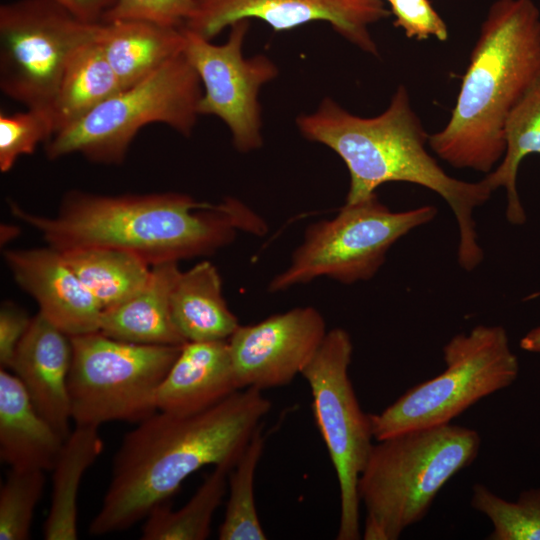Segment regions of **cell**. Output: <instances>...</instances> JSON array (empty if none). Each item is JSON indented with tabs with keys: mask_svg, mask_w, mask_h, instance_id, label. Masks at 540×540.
Wrapping results in <instances>:
<instances>
[{
	"mask_svg": "<svg viewBox=\"0 0 540 540\" xmlns=\"http://www.w3.org/2000/svg\"><path fill=\"white\" fill-rule=\"evenodd\" d=\"M100 23L79 19L55 0L0 6V89L26 108L48 110L74 55L98 38Z\"/></svg>",
	"mask_w": 540,
	"mask_h": 540,
	"instance_id": "10",
	"label": "cell"
},
{
	"mask_svg": "<svg viewBox=\"0 0 540 540\" xmlns=\"http://www.w3.org/2000/svg\"><path fill=\"white\" fill-rule=\"evenodd\" d=\"M436 214V208L430 205L391 211L376 193L360 202L344 204L334 218L307 227L288 266L272 278L268 291H285L320 277L344 284L369 280L399 239L432 221Z\"/></svg>",
	"mask_w": 540,
	"mask_h": 540,
	"instance_id": "8",
	"label": "cell"
},
{
	"mask_svg": "<svg viewBox=\"0 0 540 540\" xmlns=\"http://www.w3.org/2000/svg\"><path fill=\"white\" fill-rule=\"evenodd\" d=\"M123 89L129 88L183 53L182 27L145 20L101 22L97 39Z\"/></svg>",
	"mask_w": 540,
	"mask_h": 540,
	"instance_id": "20",
	"label": "cell"
},
{
	"mask_svg": "<svg viewBox=\"0 0 540 540\" xmlns=\"http://www.w3.org/2000/svg\"><path fill=\"white\" fill-rule=\"evenodd\" d=\"M70 337L68 391L75 425L138 423L158 411L157 390L182 345L135 344L100 331Z\"/></svg>",
	"mask_w": 540,
	"mask_h": 540,
	"instance_id": "9",
	"label": "cell"
},
{
	"mask_svg": "<svg viewBox=\"0 0 540 540\" xmlns=\"http://www.w3.org/2000/svg\"><path fill=\"white\" fill-rule=\"evenodd\" d=\"M9 207L58 251L116 248L151 266L213 254L238 232L261 236L268 229L262 217L233 197L211 204L174 192L109 196L74 190L54 217L35 215L14 202Z\"/></svg>",
	"mask_w": 540,
	"mask_h": 540,
	"instance_id": "2",
	"label": "cell"
},
{
	"mask_svg": "<svg viewBox=\"0 0 540 540\" xmlns=\"http://www.w3.org/2000/svg\"><path fill=\"white\" fill-rule=\"evenodd\" d=\"M79 19L89 23H100L104 13L115 0H55Z\"/></svg>",
	"mask_w": 540,
	"mask_h": 540,
	"instance_id": "34",
	"label": "cell"
},
{
	"mask_svg": "<svg viewBox=\"0 0 540 540\" xmlns=\"http://www.w3.org/2000/svg\"><path fill=\"white\" fill-rule=\"evenodd\" d=\"M180 273L177 261L152 265L143 287L119 305L102 311L99 331L141 345L186 343L173 323L170 307L171 293Z\"/></svg>",
	"mask_w": 540,
	"mask_h": 540,
	"instance_id": "18",
	"label": "cell"
},
{
	"mask_svg": "<svg viewBox=\"0 0 540 540\" xmlns=\"http://www.w3.org/2000/svg\"><path fill=\"white\" fill-rule=\"evenodd\" d=\"M98 428L76 425L64 440L52 468L51 501L43 524V537L46 540L78 538L77 499L80 483L104 448Z\"/></svg>",
	"mask_w": 540,
	"mask_h": 540,
	"instance_id": "22",
	"label": "cell"
},
{
	"mask_svg": "<svg viewBox=\"0 0 540 540\" xmlns=\"http://www.w3.org/2000/svg\"><path fill=\"white\" fill-rule=\"evenodd\" d=\"M479 433L451 423L408 430L373 444L357 491L363 539L396 540L421 521L442 487L476 459Z\"/></svg>",
	"mask_w": 540,
	"mask_h": 540,
	"instance_id": "5",
	"label": "cell"
},
{
	"mask_svg": "<svg viewBox=\"0 0 540 540\" xmlns=\"http://www.w3.org/2000/svg\"><path fill=\"white\" fill-rule=\"evenodd\" d=\"M203 89L184 52L137 84L113 95L46 143L50 160L79 153L90 161L119 164L145 126L161 123L189 137Z\"/></svg>",
	"mask_w": 540,
	"mask_h": 540,
	"instance_id": "6",
	"label": "cell"
},
{
	"mask_svg": "<svg viewBox=\"0 0 540 540\" xmlns=\"http://www.w3.org/2000/svg\"><path fill=\"white\" fill-rule=\"evenodd\" d=\"M5 261L39 312L69 336L99 331L101 309L63 254L52 248L8 250Z\"/></svg>",
	"mask_w": 540,
	"mask_h": 540,
	"instance_id": "15",
	"label": "cell"
},
{
	"mask_svg": "<svg viewBox=\"0 0 540 540\" xmlns=\"http://www.w3.org/2000/svg\"><path fill=\"white\" fill-rule=\"evenodd\" d=\"M384 2H388L389 4L392 3L395 0H383Z\"/></svg>",
	"mask_w": 540,
	"mask_h": 540,
	"instance_id": "36",
	"label": "cell"
},
{
	"mask_svg": "<svg viewBox=\"0 0 540 540\" xmlns=\"http://www.w3.org/2000/svg\"><path fill=\"white\" fill-rule=\"evenodd\" d=\"M40 469H13L0 489V539L30 538L35 508L41 498L45 476Z\"/></svg>",
	"mask_w": 540,
	"mask_h": 540,
	"instance_id": "29",
	"label": "cell"
},
{
	"mask_svg": "<svg viewBox=\"0 0 540 540\" xmlns=\"http://www.w3.org/2000/svg\"><path fill=\"white\" fill-rule=\"evenodd\" d=\"M260 426L240 455L228 477L229 497L225 515L218 530L220 540H265L255 503L254 482L264 450Z\"/></svg>",
	"mask_w": 540,
	"mask_h": 540,
	"instance_id": "27",
	"label": "cell"
},
{
	"mask_svg": "<svg viewBox=\"0 0 540 540\" xmlns=\"http://www.w3.org/2000/svg\"><path fill=\"white\" fill-rule=\"evenodd\" d=\"M270 410L261 390L245 388L198 412L156 411L138 422L115 454L89 533L124 531L166 503L202 467L236 463Z\"/></svg>",
	"mask_w": 540,
	"mask_h": 540,
	"instance_id": "1",
	"label": "cell"
},
{
	"mask_svg": "<svg viewBox=\"0 0 540 540\" xmlns=\"http://www.w3.org/2000/svg\"><path fill=\"white\" fill-rule=\"evenodd\" d=\"M193 8L194 0H115L101 22L145 20L182 27Z\"/></svg>",
	"mask_w": 540,
	"mask_h": 540,
	"instance_id": "31",
	"label": "cell"
},
{
	"mask_svg": "<svg viewBox=\"0 0 540 540\" xmlns=\"http://www.w3.org/2000/svg\"><path fill=\"white\" fill-rule=\"evenodd\" d=\"M238 390L228 340L186 342L157 390L156 407L174 414L194 413Z\"/></svg>",
	"mask_w": 540,
	"mask_h": 540,
	"instance_id": "17",
	"label": "cell"
},
{
	"mask_svg": "<svg viewBox=\"0 0 540 540\" xmlns=\"http://www.w3.org/2000/svg\"><path fill=\"white\" fill-rule=\"evenodd\" d=\"M170 307L173 323L186 342L228 340L240 325L224 299L218 270L209 261L181 271Z\"/></svg>",
	"mask_w": 540,
	"mask_h": 540,
	"instance_id": "21",
	"label": "cell"
},
{
	"mask_svg": "<svg viewBox=\"0 0 540 540\" xmlns=\"http://www.w3.org/2000/svg\"><path fill=\"white\" fill-rule=\"evenodd\" d=\"M296 126L306 140L327 146L345 163L350 178L345 204L367 199L388 182L425 187L441 196L456 218L460 266L472 271L482 262L473 214L493 190L484 178L468 182L448 175L429 154V135L404 85L377 116L355 115L326 97L314 112L299 115Z\"/></svg>",
	"mask_w": 540,
	"mask_h": 540,
	"instance_id": "3",
	"label": "cell"
},
{
	"mask_svg": "<svg viewBox=\"0 0 540 540\" xmlns=\"http://www.w3.org/2000/svg\"><path fill=\"white\" fill-rule=\"evenodd\" d=\"M72 355L71 337L38 312L10 367L39 413L65 439L73 421L68 391Z\"/></svg>",
	"mask_w": 540,
	"mask_h": 540,
	"instance_id": "16",
	"label": "cell"
},
{
	"mask_svg": "<svg viewBox=\"0 0 540 540\" xmlns=\"http://www.w3.org/2000/svg\"><path fill=\"white\" fill-rule=\"evenodd\" d=\"M352 354L350 334L333 328L301 373L310 388L315 423L338 479L337 540L360 539L357 485L374 438L370 414L361 409L349 377Z\"/></svg>",
	"mask_w": 540,
	"mask_h": 540,
	"instance_id": "11",
	"label": "cell"
},
{
	"mask_svg": "<svg viewBox=\"0 0 540 540\" xmlns=\"http://www.w3.org/2000/svg\"><path fill=\"white\" fill-rule=\"evenodd\" d=\"M250 20L229 27V36L220 45L211 43L183 26L184 55L202 84L200 115H212L231 132L235 149L248 153L263 145L261 88L278 77L277 65L266 55L244 57L242 49Z\"/></svg>",
	"mask_w": 540,
	"mask_h": 540,
	"instance_id": "12",
	"label": "cell"
},
{
	"mask_svg": "<svg viewBox=\"0 0 540 540\" xmlns=\"http://www.w3.org/2000/svg\"><path fill=\"white\" fill-rule=\"evenodd\" d=\"M520 347L528 352L540 353V326L529 331L521 339Z\"/></svg>",
	"mask_w": 540,
	"mask_h": 540,
	"instance_id": "35",
	"label": "cell"
},
{
	"mask_svg": "<svg viewBox=\"0 0 540 540\" xmlns=\"http://www.w3.org/2000/svg\"><path fill=\"white\" fill-rule=\"evenodd\" d=\"M390 5L394 25L410 39L426 40L434 37L446 41L449 33L446 23L429 0H395Z\"/></svg>",
	"mask_w": 540,
	"mask_h": 540,
	"instance_id": "32",
	"label": "cell"
},
{
	"mask_svg": "<svg viewBox=\"0 0 540 540\" xmlns=\"http://www.w3.org/2000/svg\"><path fill=\"white\" fill-rule=\"evenodd\" d=\"M327 332L323 316L311 306L239 325L228 339L239 389L262 391L289 384L301 375Z\"/></svg>",
	"mask_w": 540,
	"mask_h": 540,
	"instance_id": "14",
	"label": "cell"
},
{
	"mask_svg": "<svg viewBox=\"0 0 540 540\" xmlns=\"http://www.w3.org/2000/svg\"><path fill=\"white\" fill-rule=\"evenodd\" d=\"M64 440L36 409L18 377L1 368V460L13 469L52 470Z\"/></svg>",
	"mask_w": 540,
	"mask_h": 540,
	"instance_id": "19",
	"label": "cell"
},
{
	"mask_svg": "<svg viewBox=\"0 0 540 540\" xmlns=\"http://www.w3.org/2000/svg\"><path fill=\"white\" fill-rule=\"evenodd\" d=\"M32 318L11 302H5L0 309V365L10 369L16 350L27 333Z\"/></svg>",
	"mask_w": 540,
	"mask_h": 540,
	"instance_id": "33",
	"label": "cell"
},
{
	"mask_svg": "<svg viewBox=\"0 0 540 540\" xmlns=\"http://www.w3.org/2000/svg\"><path fill=\"white\" fill-rule=\"evenodd\" d=\"M97 39L74 55L62 76L49 108L54 134L123 90Z\"/></svg>",
	"mask_w": 540,
	"mask_h": 540,
	"instance_id": "23",
	"label": "cell"
},
{
	"mask_svg": "<svg viewBox=\"0 0 540 540\" xmlns=\"http://www.w3.org/2000/svg\"><path fill=\"white\" fill-rule=\"evenodd\" d=\"M506 150L499 165L484 179L493 191L507 192L506 217L511 224H522L526 215L517 187V173L522 160L540 154V70L509 114L505 128Z\"/></svg>",
	"mask_w": 540,
	"mask_h": 540,
	"instance_id": "25",
	"label": "cell"
},
{
	"mask_svg": "<svg viewBox=\"0 0 540 540\" xmlns=\"http://www.w3.org/2000/svg\"><path fill=\"white\" fill-rule=\"evenodd\" d=\"M443 358L439 375L370 414L374 439L451 423L482 398L510 386L519 373L507 332L497 325H477L453 336L443 347Z\"/></svg>",
	"mask_w": 540,
	"mask_h": 540,
	"instance_id": "7",
	"label": "cell"
},
{
	"mask_svg": "<svg viewBox=\"0 0 540 540\" xmlns=\"http://www.w3.org/2000/svg\"><path fill=\"white\" fill-rule=\"evenodd\" d=\"M471 506L491 521L488 540H540V488L526 490L510 502L478 483L472 489Z\"/></svg>",
	"mask_w": 540,
	"mask_h": 540,
	"instance_id": "28",
	"label": "cell"
},
{
	"mask_svg": "<svg viewBox=\"0 0 540 540\" xmlns=\"http://www.w3.org/2000/svg\"><path fill=\"white\" fill-rule=\"evenodd\" d=\"M101 311L127 300L147 282L151 265L128 251L83 247L60 251Z\"/></svg>",
	"mask_w": 540,
	"mask_h": 540,
	"instance_id": "24",
	"label": "cell"
},
{
	"mask_svg": "<svg viewBox=\"0 0 540 540\" xmlns=\"http://www.w3.org/2000/svg\"><path fill=\"white\" fill-rule=\"evenodd\" d=\"M540 70V12L531 0H497L471 51L456 104L428 145L455 168L490 173L506 150L513 107Z\"/></svg>",
	"mask_w": 540,
	"mask_h": 540,
	"instance_id": "4",
	"label": "cell"
},
{
	"mask_svg": "<svg viewBox=\"0 0 540 540\" xmlns=\"http://www.w3.org/2000/svg\"><path fill=\"white\" fill-rule=\"evenodd\" d=\"M390 15L383 0H194L184 27L211 41L240 20L258 19L275 31L321 21L363 52L379 56L369 27Z\"/></svg>",
	"mask_w": 540,
	"mask_h": 540,
	"instance_id": "13",
	"label": "cell"
},
{
	"mask_svg": "<svg viewBox=\"0 0 540 540\" xmlns=\"http://www.w3.org/2000/svg\"><path fill=\"white\" fill-rule=\"evenodd\" d=\"M236 463L214 466L189 501L178 510L166 503L145 518L141 539L204 540L210 534L213 515L228 490V477Z\"/></svg>",
	"mask_w": 540,
	"mask_h": 540,
	"instance_id": "26",
	"label": "cell"
},
{
	"mask_svg": "<svg viewBox=\"0 0 540 540\" xmlns=\"http://www.w3.org/2000/svg\"><path fill=\"white\" fill-rule=\"evenodd\" d=\"M48 110L27 108L26 111L0 114V170L8 172L17 159L32 154L40 143L54 135Z\"/></svg>",
	"mask_w": 540,
	"mask_h": 540,
	"instance_id": "30",
	"label": "cell"
}]
</instances>
